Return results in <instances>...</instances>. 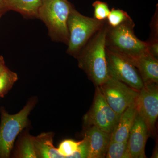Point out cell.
Segmentation results:
<instances>
[{
    "label": "cell",
    "instance_id": "cell-1",
    "mask_svg": "<svg viewBox=\"0 0 158 158\" xmlns=\"http://www.w3.org/2000/svg\"><path fill=\"white\" fill-rule=\"evenodd\" d=\"M106 20L75 58L79 67L86 73L96 87L102 84L109 77L106 51Z\"/></svg>",
    "mask_w": 158,
    "mask_h": 158
},
{
    "label": "cell",
    "instance_id": "cell-2",
    "mask_svg": "<svg viewBox=\"0 0 158 158\" xmlns=\"http://www.w3.org/2000/svg\"><path fill=\"white\" fill-rule=\"evenodd\" d=\"M135 26L132 19L114 27L107 24L106 48L129 61L149 52L147 43L140 40L135 35Z\"/></svg>",
    "mask_w": 158,
    "mask_h": 158
},
{
    "label": "cell",
    "instance_id": "cell-3",
    "mask_svg": "<svg viewBox=\"0 0 158 158\" xmlns=\"http://www.w3.org/2000/svg\"><path fill=\"white\" fill-rule=\"evenodd\" d=\"M73 7L68 0H42L37 18L44 23L53 41L68 44L67 20Z\"/></svg>",
    "mask_w": 158,
    "mask_h": 158
},
{
    "label": "cell",
    "instance_id": "cell-4",
    "mask_svg": "<svg viewBox=\"0 0 158 158\" xmlns=\"http://www.w3.org/2000/svg\"><path fill=\"white\" fill-rule=\"evenodd\" d=\"M106 20L101 21L85 16L73 6L67 20L69 37L66 53L76 58L90 38L103 25Z\"/></svg>",
    "mask_w": 158,
    "mask_h": 158
},
{
    "label": "cell",
    "instance_id": "cell-5",
    "mask_svg": "<svg viewBox=\"0 0 158 158\" xmlns=\"http://www.w3.org/2000/svg\"><path fill=\"white\" fill-rule=\"evenodd\" d=\"M32 98L19 113L10 114L4 108L1 110L0 158H9L15 139L27 126L28 117L36 104Z\"/></svg>",
    "mask_w": 158,
    "mask_h": 158
},
{
    "label": "cell",
    "instance_id": "cell-6",
    "mask_svg": "<svg viewBox=\"0 0 158 158\" xmlns=\"http://www.w3.org/2000/svg\"><path fill=\"white\" fill-rule=\"evenodd\" d=\"M98 87L108 105L119 116L135 103L139 95V91L111 77Z\"/></svg>",
    "mask_w": 158,
    "mask_h": 158
},
{
    "label": "cell",
    "instance_id": "cell-7",
    "mask_svg": "<svg viewBox=\"0 0 158 158\" xmlns=\"http://www.w3.org/2000/svg\"><path fill=\"white\" fill-rule=\"evenodd\" d=\"M106 51L109 76L140 91L144 84L135 66L125 57L106 48Z\"/></svg>",
    "mask_w": 158,
    "mask_h": 158
},
{
    "label": "cell",
    "instance_id": "cell-8",
    "mask_svg": "<svg viewBox=\"0 0 158 158\" xmlns=\"http://www.w3.org/2000/svg\"><path fill=\"white\" fill-rule=\"evenodd\" d=\"M119 117L108 105L98 87H96L93 104L84 117L86 127L95 126L111 134Z\"/></svg>",
    "mask_w": 158,
    "mask_h": 158
},
{
    "label": "cell",
    "instance_id": "cell-9",
    "mask_svg": "<svg viewBox=\"0 0 158 158\" xmlns=\"http://www.w3.org/2000/svg\"><path fill=\"white\" fill-rule=\"evenodd\" d=\"M137 113L147 125L148 134H153L158 116L157 83L144 84L135 102Z\"/></svg>",
    "mask_w": 158,
    "mask_h": 158
},
{
    "label": "cell",
    "instance_id": "cell-10",
    "mask_svg": "<svg viewBox=\"0 0 158 158\" xmlns=\"http://www.w3.org/2000/svg\"><path fill=\"white\" fill-rule=\"evenodd\" d=\"M148 135L147 125L137 113L127 141L131 158L146 157L145 147Z\"/></svg>",
    "mask_w": 158,
    "mask_h": 158
},
{
    "label": "cell",
    "instance_id": "cell-11",
    "mask_svg": "<svg viewBox=\"0 0 158 158\" xmlns=\"http://www.w3.org/2000/svg\"><path fill=\"white\" fill-rule=\"evenodd\" d=\"M85 138L88 142L89 158H106L110 141L111 134L95 126L87 127Z\"/></svg>",
    "mask_w": 158,
    "mask_h": 158
},
{
    "label": "cell",
    "instance_id": "cell-12",
    "mask_svg": "<svg viewBox=\"0 0 158 158\" xmlns=\"http://www.w3.org/2000/svg\"><path fill=\"white\" fill-rule=\"evenodd\" d=\"M138 71L144 84L158 83V60L149 52L130 61Z\"/></svg>",
    "mask_w": 158,
    "mask_h": 158
},
{
    "label": "cell",
    "instance_id": "cell-13",
    "mask_svg": "<svg viewBox=\"0 0 158 158\" xmlns=\"http://www.w3.org/2000/svg\"><path fill=\"white\" fill-rule=\"evenodd\" d=\"M137 114L135 103L122 113L116 126L111 134L110 141L123 142L127 141L129 134Z\"/></svg>",
    "mask_w": 158,
    "mask_h": 158
},
{
    "label": "cell",
    "instance_id": "cell-14",
    "mask_svg": "<svg viewBox=\"0 0 158 158\" xmlns=\"http://www.w3.org/2000/svg\"><path fill=\"white\" fill-rule=\"evenodd\" d=\"M53 133H44L33 136V143L37 158H62L53 144Z\"/></svg>",
    "mask_w": 158,
    "mask_h": 158
},
{
    "label": "cell",
    "instance_id": "cell-15",
    "mask_svg": "<svg viewBox=\"0 0 158 158\" xmlns=\"http://www.w3.org/2000/svg\"><path fill=\"white\" fill-rule=\"evenodd\" d=\"M42 0H5L9 10L20 13L23 16L37 18L38 11Z\"/></svg>",
    "mask_w": 158,
    "mask_h": 158
},
{
    "label": "cell",
    "instance_id": "cell-16",
    "mask_svg": "<svg viewBox=\"0 0 158 158\" xmlns=\"http://www.w3.org/2000/svg\"><path fill=\"white\" fill-rule=\"evenodd\" d=\"M14 156L16 158H37L33 143V136L26 132L21 135L15 151Z\"/></svg>",
    "mask_w": 158,
    "mask_h": 158
},
{
    "label": "cell",
    "instance_id": "cell-17",
    "mask_svg": "<svg viewBox=\"0 0 158 158\" xmlns=\"http://www.w3.org/2000/svg\"><path fill=\"white\" fill-rule=\"evenodd\" d=\"M106 158H131L127 141H110Z\"/></svg>",
    "mask_w": 158,
    "mask_h": 158
},
{
    "label": "cell",
    "instance_id": "cell-18",
    "mask_svg": "<svg viewBox=\"0 0 158 158\" xmlns=\"http://www.w3.org/2000/svg\"><path fill=\"white\" fill-rule=\"evenodd\" d=\"M17 80V74L7 67L0 76V98L8 93Z\"/></svg>",
    "mask_w": 158,
    "mask_h": 158
},
{
    "label": "cell",
    "instance_id": "cell-19",
    "mask_svg": "<svg viewBox=\"0 0 158 158\" xmlns=\"http://www.w3.org/2000/svg\"><path fill=\"white\" fill-rule=\"evenodd\" d=\"M131 19H132L127 12L121 9L113 8L110 11L106 22L108 26L114 27Z\"/></svg>",
    "mask_w": 158,
    "mask_h": 158
},
{
    "label": "cell",
    "instance_id": "cell-20",
    "mask_svg": "<svg viewBox=\"0 0 158 158\" xmlns=\"http://www.w3.org/2000/svg\"><path fill=\"white\" fill-rule=\"evenodd\" d=\"M82 141V140L77 141L71 139L64 140L60 143L57 148L58 152L62 158H71L77 151Z\"/></svg>",
    "mask_w": 158,
    "mask_h": 158
},
{
    "label": "cell",
    "instance_id": "cell-21",
    "mask_svg": "<svg viewBox=\"0 0 158 158\" xmlns=\"http://www.w3.org/2000/svg\"><path fill=\"white\" fill-rule=\"evenodd\" d=\"M92 6L94 8V18L101 21L106 20L110 11L107 3L96 1L92 4Z\"/></svg>",
    "mask_w": 158,
    "mask_h": 158
},
{
    "label": "cell",
    "instance_id": "cell-22",
    "mask_svg": "<svg viewBox=\"0 0 158 158\" xmlns=\"http://www.w3.org/2000/svg\"><path fill=\"white\" fill-rule=\"evenodd\" d=\"M150 28L151 33L150 35L149 39L147 42L150 43H158V9L151 22Z\"/></svg>",
    "mask_w": 158,
    "mask_h": 158
},
{
    "label": "cell",
    "instance_id": "cell-23",
    "mask_svg": "<svg viewBox=\"0 0 158 158\" xmlns=\"http://www.w3.org/2000/svg\"><path fill=\"white\" fill-rule=\"evenodd\" d=\"M89 158V147L88 141L84 138L78 149L72 156L71 158Z\"/></svg>",
    "mask_w": 158,
    "mask_h": 158
},
{
    "label": "cell",
    "instance_id": "cell-24",
    "mask_svg": "<svg viewBox=\"0 0 158 158\" xmlns=\"http://www.w3.org/2000/svg\"><path fill=\"white\" fill-rule=\"evenodd\" d=\"M7 68V67H6V64H5L4 58L2 56H0V76Z\"/></svg>",
    "mask_w": 158,
    "mask_h": 158
},
{
    "label": "cell",
    "instance_id": "cell-25",
    "mask_svg": "<svg viewBox=\"0 0 158 158\" xmlns=\"http://www.w3.org/2000/svg\"><path fill=\"white\" fill-rule=\"evenodd\" d=\"M4 11L7 12L8 9L6 7L5 0H0V11Z\"/></svg>",
    "mask_w": 158,
    "mask_h": 158
},
{
    "label": "cell",
    "instance_id": "cell-26",
    "mask_svg": "<svg viewBox=\"0 0 158 158\" xmlns=\"http://www.w3.org/2000/svg\"><path fill=\"white\" fill-rule=\"evenodd\" d=\"M6 11H0V20H1V18H2V16L3 15L6 13Z\"/></svg>",
    "mask_w": 158,
    "mask_h": 158
}]
</instances>
